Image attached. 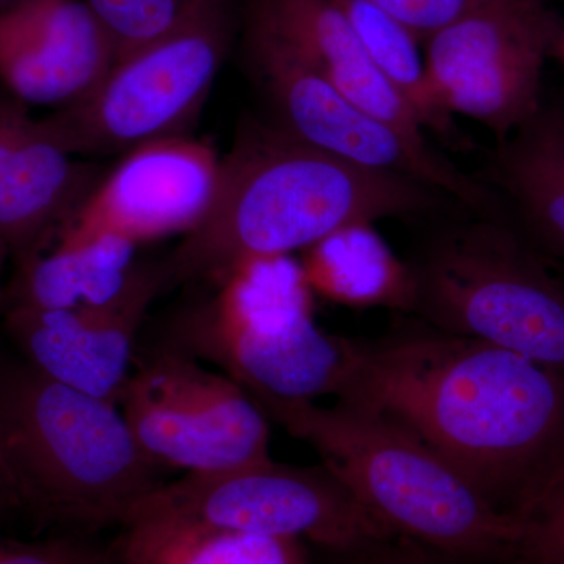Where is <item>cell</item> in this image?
Wrapping results in <instances>:
<instances>
[{
    "label": "cell",
    "instance_id": "29",
    "mask_svg": "<svg viewBox=\"0 0 564 564\" xmlns=\"http://www.w3.org/2000/svg\"><path fill=\"white\" fill-rule=\"evenodd\" d=\"M555 55L556 57L562 58V62L564 63V33L562 40H560L558 47H556Z\"/></svg>",
    "mask_w": 564,
    "mask_h": 564
},
{
    "label": "cell",
    "instance_id": "6",
    "mask_svg": "<svg viewBox=\"0 0 564 564\" xmlns=\"http://www.w3.org/2000/svg\"><path fill=\"white\" fill-rule=\"evenodd\" d=\"M410 267L411 314L425 325L564 375V285L497 217L475 215L447 226Z\"/></svg>",
    "mask_w": 564,
    "mask_h": 564
},
{
    "label": "cell",
    "instance_id": "21",
    "mask_svg": "<svg viewBox=\"0 0 564 564\" xmlns=\"http://www.w3.org/2000/svg\"><path fill=\"white\" fill-rule=\"evenodd\" d=\"M362 44L370 61L408 104L423 131H433L452 143L456 135L454 117L441 106L430 85L422 43L403 22L372 0H332Z\"/></svg>",
    "mask_w": 564,
    "mask_h": 564
},
{
    "label": "cell",
    "instance_id": "22",
    "mask_svg": "<svg viewBox=\"0 0 564 564\" xmlns=\"http://www.w3.org/2000/svg\"><path fill=\"white\" fill-rule=\"evenodd\" d=\"M203 2L204 0H85L113 44L117 62L169 35Z\"/></svg>",
    "mask_w": 564,
    "mask_h": 564
},
{
    "label": "cell",
    "instance_id": "17",
    "mask_svg": "<svg viewBox=\"0 0 564 564\" xmlns=\"http://www.w3.org/2000/svg\"><path fill=\"white\" fill-rule=\"evenodd\" d=\"M113 564H307L302 541L137 508L109 549Z\"/></svg>",
    "mask_w": 564,
    "mask_h": 564
},
{
    "label": "cell",
    "instance_id": "27",
    "mask_svg": "<svg viewBox=\"0 0 564 564\" xmlns=\"http://www.w3.org/2000/svg\"><path fill=\"white\" fill-rule=\"evenodd\" d=\"M24 513L20 496L11 480L9 469H7L6 459H3L2 448H0V521L9 519L13 514Z\"/></svg>",
    "mask_w": 564,
    "mask_h": 564
},
{
    "label": "cell",
    "instance_id": "25",
    "mask_svg": "<svg viewBox=\"0 0 564 564\" xmlns=\"http://www.w3.org/2000/svg\"><path fill=\"white\" fill-rule=\"evenodd\" d=\"M403 22L421 43L485 0H372Z\"/></svg>",
    "mask_w": 564,
    "mask_h": 564
},
{
    "label": "cell",
    "instance_id": "7",
    "mask_svg": "<svg viewBox=\"0 0 564 564\" xmlns=\"http://www.w3.org/2000/svg\"><path fill=\"white\" fill-rule=\"evenodd\" d=\"M245 0H204L180 28L115 63L79 101L41 118L70 155L187 135L242 31Z\"/></svg>",
    "mask_w": 564,
    "mask_h": 564
},
{
    "label": "cell",
    "instance_id": "8",
    "mask_svg": "<svg viewBox=\"0 0 564 564\" xmlns=\"http://www.w3.org/2000/svg\"><path fill=\"white\" fill-rule=\"evenodd\" d=\"M240 36L248 73L272 111L270 122L282 132L344 161L413 177L475 215L497 217L489 188L429 141L408 139L356 106L288 43L245 14Z\"/></svg>",
    "mask_w": 564,
    "mask_h": 564
},
{
    "label": "cell",
    "instance_id": "3",
    "mask_svg": "<svg viewBox=\"0 0 564 564\" xmlns=\"http://www.w3.org/2000/svg\"><path fill=\"white\" fill-rule=\"evenodd\" d=\"M269 421L321 455L322 464L392 536L455 562L518 558L525 524L497 511L443 456L386 415L340 402L322 406L248 393Z\"/></svg>",
    "mask_w": 564,
    "mask_h": 564
},
{
    "label": "cell",
    "instance_id": "31",
    "mask_svg": "<svg viewBox=\"0 0 564 564\" xmlns=\"http://www.w3.org/2000/svg\"><path fill=\"white\" fill-rule=\"evenodd\" d=\"M508 564H536V563L529 562V560H524V558H516V560H513V562L508 563Z\"/></svg>",
    "mask_w": 564,
    "mask_h": 564
},
{
    "label": "cell",
    "instance_id": "26",
    "mask_svg": "<svg viewBox=\"0 0 564 564\" xmlns=\"http://www.w3.org/2000/svg\"><path fill=\"white\" fill-rule=\"evenodd\" d=\"M451 556L440 554L433 549L393 536L384 543L375 545L362 554L352 555L350 564H456Z\"/></svg>",
    "mask_w": 564,
    "mask_h": 564
},
{
    "label": "cell",
    "instance_id": "28",
    "mask_svg": "<svg viewBox=\"0 0 564 564\" xmlns=\"http://www.w3.org/2000/svg\"><path fill=\"white\" fill-rule=\"evenodd\" d=\"M10 251L7 245L0 240V273H2L3 265H6L7 258H9Z\"/></svg>",
    "mask_w": 564,
    "mask_h": 564
},
{
    "label": "cell",
    "instance_id": "4",
    "mask_svg": "<svg viewBox=\"0 0 564 564\" xmlns=\"http://www.w3.org/2000/svg\"><path fill=\"white\" fill-rule=\"evenodd\" d=\"M0 448L22 510L74 532L126 524L163 470L141 451L120 404L0 361Z\"/></svg>",
    "mask_w": 564,
    "mask_h": 564
},
{
    "label": "cell",
    "instance_id": "9",
    "mask_svg": "<svg viewBox=\"0 0 564 564\" xmlns=\"http://www.w3.org/2000/svg\"><path fill=\"white\" fill-rule=\"evenodd\" d=\"M133 366L121 411L163 470L220 474L272 458L269 417L231 377L169 344Z\"/></svg>",
    "mask_w": 564,
    "mask_h": 564
},
{
    "label": "cell",
    "instance_id": "11",
    "mask_svg": "<svg viewBox=\"0 0 564 564\" xmlns=\"http://www.w3.org/2000/svg\"><path fill=\"white\" fill-rule=\"evenodd\" d=\"M137 508L223 529L306 540L351 556L393 538L325 464L299 467L270 458L229 473L187 474L163 484Z\"/></svg>",
    "mask_w": 564,
    "mask_h": 564
},
{
    "label": "cell",
    "instance_id": "19",
    "mask_svg": "<svg viewBox=\"0 0 564 564\" xmlns=\"http://www.w3.org/2000/svg\"><path fill=\"white\" fill-rule=\"evenodd\" d=\"M137 245L104 236L85 242H58L18 263L9 307L73 310L99 306L126 288L135 270ZM7 307V310H9Z\"/></svg>",
    "mask_w": 564,
    "mask_h": 564
},
{
    "label": "cell",
    "instance_id": "20",
    "mask_svg": "<svg viewBox=\"0 0 564 564\" xmlns=\"http://www.w3.org/2000/svg\"><path fill=\"white\" fill-rule=\"evenodd\" d=\"M491 177L521 220L564 259V124L540 113L500 143Z\"/></svg>",
    "mask_w": 564,
    "mask_h": 564
},
{
    "label": "cell",
    "instance_id": "12",
    "mask_svg": "<svg viewBox=\"0 0 564 564\" xmlns=\"http://www.w3.org/2000/svg\"><path fill=\"white\" fill-rule=\"evenodd\" d=\"M221 158L210 144L182 135L126 152L55 232L58 242L113 236L139 247L185 236L214 202Z\"/></svg>",
    "mask_w": 564,
    "mask_h": 564
},
{
    "label": "cell",
    "instance_id": "16",
    "mask_svg": "<svg viewBox=\"0 0 564 564\" xmlns=\"http://www.w3.org/2000/svg\"><path fill=\"white\" fill-rule=\"evenodd\" d=\"M243 14L288 43L356 106L408 139L429 141L413 110L370 61L332 0H247Z\"/></svg>",
    "mask_w": 564,
    "mask_h": 564
},
{
    "label": "cell",
    "instance_id": "5",
    "mask_svg": "<svg viewBox=\"0 0 564 564\" xmlns=\"http://www.w3.org/2000/svg\"><path fill=\"white\" fill-rule=\"evenodd\" d=\"M215 288L209 300L177 315L165 344L215 364L248 393L292 402L344 395L361 343L315 323L302 262L292 256L254 259Z\"/></svg>",
    "mask_w": 564,
    "mask_h": 564
},
{
    "label": "cell",
    "instance_id": "24",
    "mask_svg": "<svg viewBox=\"0 0 564 564\" xmlns=\"http://www.w3.org/2000/svg\"><path fill=\"white\" fill-rule=\"evenodd\" d=\"M518 558L564 564V470L532 521L527 522Z\"/></svg>",
    "mask_w": 564,
    "mask_h": 564
},
{
    "label": "cell",
    "instance_id": "18",
    "mask_svg": "<svg viewBox=\"0 0 564 564\" xmlns=\"http://www.w3.org/2000/svg\"><path fill=\"white\" fill-rule=\"evenodd\" d=\"M311 291L348 307H386L411 314L414 276L372 223L345 226L303 251Z\"/></svg>",
    "mask_w": 564,
    "mask_h": 564
},
{
    "label": "cell",
    "instance_id": "15",
    "mask_svg": "<svg viewBox=\"0 0 564 564\" xmlns=\"http://www.w3.org/2000/svg\"><path fill=\"white\" fill-rule=\"evenodd\" d=\"M98 181L25 104L0 93V240L18 263L47 247Z\"/></svg>",
    "mask_w": 564,
    "mask_h": 564
},
{
    "label": "cell",
    "instance_id": "13",
    "mask_svg": "<svg viewBox=\"0 0 564 564\" xmlns=\"http://www.w3.org/2000/svg\"><path fill=\"white\" fill-rule=\"evenodd\" d=\"M163 293L161 263H137L110 302L73 310L9 307L6 329L22 359L58 383L120 404L137 334Z\"/></svg>",
    "mask_w": 564,
    "mask_h": 564
},
{
    "label": "cell",
    "instance_id": "1",
    "mask_svg": "<svg viewBox=\"0 0 564 564\" xmlns=\"http://www.w3.org/2000/svg\"><path fill=\"white\" fill-rule=\"evenodd\" d=\"M337 400L400 423L524 524L564 470V375L484 340L423 323L361 344Z\"/></svg>",
    "mask_w": 564,
    "mask_h": 564
},
{
    "label": "cell",
    "instance_id": "30",
    "mask_svg": "<svg viewBox=\"0 0 564 564\" xmlns=\"http://www.w3.org/2000/svg\"><path fill=\"white\" fill-rule=\"evenodd\" d=\"M14 2H18V0H0V11L9 9Z\"/></svg>",
    "mask_w": 564,
    "mask_h": 564
},
{
    "label": "cell",
    "instance_id": "2",
    "mask_svg": "<svg viewBox=\"0 0 564 564\" xmlns=\"http://www.w3.org/2000/svg\"><path fill=\"white\" fill-rule=\"evenodd\" d=\"M441 198L421 181L344 161L272 122H245L221 158L206 217L161 263L163 292L218 284L245 262L306 251L345 226L430 214Z\"/></svg>",
    "mask_w": 564,
    "mask_h": 564
},
{
    "label": "cell",
    "instance_id": "10",
    "mask_svg": "<svg viewBox=\"0 0 564 564\" xmlns=\"http://www.w3.org/2000/svg\"><path fill=\"white\" fill-rule=\"evenodd\" d=\"M563 33L541 0H485L422 44L434 96L502 141L540 113L545 61Z\"/></svg>",
    "mask_w": 564,
    "mask_h": 564
},
{
    "label": "cell",
    "instance_id": "14",
    "mask_svg": "<svg viewBox=\"0 0 564 564\" xmlns=\"http://www.w3.org/2000/svg\"><path fill=\"white\" fill-rule=\"evenodd\" d=\"M117 62L85 0H18L0 11V82L22 104L79 101Z\"/></svg>",
    "mask_w": 564,
    "mask_h": 564
},
{
    "label": "cell",
    "instance_id": "23",
    "mask_svg": "<svg viewBox=\"0 0 564 564\" xmlns=\"http://www.w3.org/2000/svg\"><path fill=\"white\" fill-rule=\"evenodd\" d=\"M0 564H113L109 549L74 536L41 541L0 538Z\"/></svg>",
    "mask_w": 564,
    "mask_h": 564
}]
</instances>
